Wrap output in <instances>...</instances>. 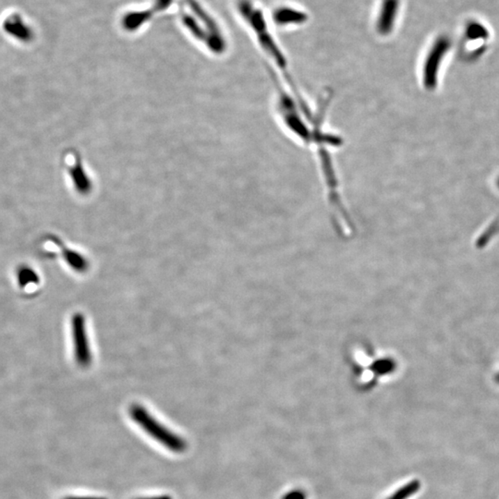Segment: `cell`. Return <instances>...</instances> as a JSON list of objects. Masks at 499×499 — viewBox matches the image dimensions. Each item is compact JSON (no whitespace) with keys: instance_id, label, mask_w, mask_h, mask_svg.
I'll return each mask as SVG.
<instances>
[{"instance_id":"obj_4","label":"cell","mask_w":499,"mask_h":499,"mask_svg":"<svg viewBox=\"0 0 499 499\" xmlns=\"http://www.w3.org/2000/svg\"><path fill=\"white\" fill-rule=\"evenodd\" d=\"M3 29L11 38L20 42L29 43L33 39L32 28L22 20V17L13 14L3 22Z\"/></svg>"},{"instance_id":"obj_5","label":"cell","mask_w":499,"mask_h":499,"mask_svg":"<svg viewBox=\"0 0 499 499\" xmlns=\"http://www.w3.org/2000/svg\"><path fill=\"white\" fill-rule=\"evenodd\" d=\"M307 14L298 8L282 7L277 8L273 13V21L279 26L302 24L307 20Z\"/></svg>"},{"instance_id":"obj_1","label":"cell","mask_w":499,"mask_h":499,"mask_svg":"<svg viewBox=\"0 0 499 499\" xmlns=\"http://www.w3.org/2000/svg\"><path fill=\"white\" fill-rule=\"evenodd\" d=\"M130 415L136 424L140 425L149 436L165 446L167 449L178 453L183 452L186 450V442L164 427L144 407L140 405H133L130 408Z\"/></svg>"},{"instance_id":"obj_9","label":"cell","mask_w":499,"mask_h":499,"mask_svg":"<svg viewBox=\"0 0 499 499\" xmlns=\"http://www.w3.org/2000/svg\"><path fill=\"white\" fill-rule=\"evenodd\" d=\"M284 499H305V496L300 491H294L287 495Z\"/></svg>"},{"instance_id":"obj_8","label":"cell","mask_w":499,"mask_h":499,"mask_svg":"<svg viewBox=\"0 0 499 499\" xmlns=\"http://www.w3.org/2000/svg\"><path fill=\"white\" fill-rule=\"evenodd\" d=\"M171 0H155V6L158 10H165L169 8Z\"/></svg>"},{"instance_id":"obj_3","label":"cell","mask_w":499,"mask_h":499,"mask_svg":"<svg viewBox=\"0 0 499 499\" xmlns=\"http://www.w3.org/2000/svg\"><path fill=\"white\" fill-rule=\"evenodd\" d=\"M399 0H383L376 17V30L380 35L387 36L393 29L399 13Z\"/></svg>"},{"instance_id":"obj_2","label":"cell","mask_w":499,"mask_h":499,"mask_svg":"<svg viewBox=\"0 0 499 499\" xmlns=\"http://www.w3.org/2000/svg\"><path fill=\"white\" fill-rule=\"evenodd\" d=\"M73 340H75V350L76 361L81 367H89L92 362L91 355L89 340L84 316L77 314L73 319Z\"/></svg>"},{"instance_id":"obj_7","label":"cell","mask_w":499,"mask_h":499,"mask_svg":"<svg viewBox=\"0 0 499 499\" xmlns=\"http://www.w3.org/2000/svg\"><path fill=\"white\" fill-rule=\"evenodd\" d=\"M421 489V483L420 481H412L404 486L401 487L399 490H397L394 494L391 495L387 499H408L415 495L417 492Z\"/></svg>"},{"instance_id":"obj_11","label":"cell","mask_w":499,"mask_h":499,"mask_svg":"<svg viewBox=\"0 0 499 499\" xmlns=\"http://www.w3.org/2000/svg\"><path fill=\"white\" fill-rule=\"evenodd\" d=\"M140 499H172V498H171V497H169V496H160V497L146 498H140Z\"/></svg>"},{"instance_id":"obj_6","label":"cell","mask_w":499,"mask_h":499,"mask_svg":"<svg viewBox=\"0 0 499 499\" xmlns=\"http://www.w3.org/2000/svg\"><path fill=\"white\" fill-rule=\"evenodd\" d=\"M149 16L144 11H132L123 17V25L127 30L132 31L141 27V24H146Z\"/></svg>"},{"instance_id":"obj_10","label":"cell","mask_w":499,"mask_h":499,"mask_svg":"<svg viewBox=\"0 0 499 499\" xmlns=\"http://www.w3.org/2000/svg\"><path fill=\"white\" fill-rule=\"evenodd\" d=\"M64 499H106L104 498H95V497H67Z\"/></svg>"}]
</instances>
